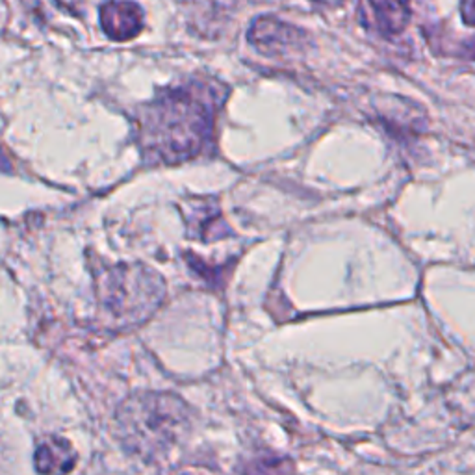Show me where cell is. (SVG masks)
I'll return each instance as SVG.
<instances>
[{
  "mask_svg": "<svg viewBox=\"0 0 475 475\" xmlns=\"http://www.w3.org/2000/svg\"><path fill=\"white\" fill-rule=\"evenodd\" d=\"M100 307L121 325L147 322L162 305L166 284L156 272L136 266H116L104 270L97 279Z\"/></svg>",
  "mask_w": 475,
  "mask_h": 475,
  "instance_id": "cell-3",
  "label": "cell"
},
{
  "mask_svg": "<svg viewBox=\"0 0 475 475\" xmlns=\"http://www.w3.org/2000/svg\"><path fill=\"white\" fill-rule=\"evenodd\" d=\"M116 421L117 436L126 450L145 462H156L186 436L190 410L173 393L142 392L119 407Z\"/></svg>",
  "mask_w": 475,
  "mask_h": 475,
  "instance_id": "cell-2",
  "label": "cell"
},
{
  "mask_svg": "<svg viewBox=\"0 0 475 475\" xmlns=\"http://www.w3.org/2000/svg\"><path fill=\"white\" fill-rule=\"evenodd\" d=\"M372 8L379 30L384 34H398L409 22V0H367Z\"/></svg>",
  "mask_w": 475,
  "mask_h": 475,
  "instance_id": "cell-7",
  "label": "cell"
},
{
  "mask_svg": "<svg viewBox=\"0 0 475 475\" xmlns=\"http://www.w3.org/2000/svg\"><path fill=\"white\" fill-rule=\"evenodd\" d=\"M462 17L468 24H475V0H462Z\"/></svg>",
  "mask_w": 475,
  "mask_h": 475,
  "instance_id": "cell-8",
  "label": "cell"
},
{
  "mask_svg": "<svg viewBox=\"0 0 475 475\" xmlns=\"http://www.w3.org/2000/svg\"><path fill=\"white\" fill-rule=\"evenodd\" d=\"M73 445L58 436L47 438L36 452V470L41 473H67L74 468Z\"/></svg>",
  "mask_w": 475,
  "mask_h": 475,
  "instance_id": "cell-6",
  "label": "cell"
},
{
  "mask_svg": "<svg viewBox=\"0 0 475 475\" xmlns=\"http://www.w3.org/2000/svg\"><path fill=\"white\" fill-rule=\"evenodd\" d=\"M102 30L110 39L126 41L136 38L143 29V12L128 0H112L100 10Z\"/></svg>",
  "mask_w": 475,
  "mask_h": 475,
  "instance_id": "cell-5",
  "label": "cell"
},
{
  "mask_svg": "<svg viewBox=\"0 0 475 475\" xmlns=\"http://www.w3.org/2000/svg\"><path fill=\"white\" fill-rule=\"evenodd\" d=\"M216 91L201 84L164 91L142 112L140 138L152 162L195 158L214 134Z\"/></svg>",
  "mask_w": 475,
  "mask_h": 475,
  "instance_id": "cell-1",
  "label": "cell"
},
{
  "mask_svg": "<svg viewBox=\"0 0 475 475\" xmlns=\"http://www.w3.org/2000/svg\"><path fill=\"white\" fill-rule=\"evenodd\" d=\"M0 171H12V168H10V160L6 158L3 147H0Z\"/></svg>",
  "mask_w": 475,
  "mask_h": 475,
  "instance_id": "cell-9",
  "label": "cell"
},
{
  "mask_svg": "<svg viewBox=\"0 0 475 475\" xmlns=\"http://www.w3.org/2000/svg\"><path fill=\"white\" fill-rule=\"evenodd\" d=\"M315 3H320V4H329V6H336V4L341 3V0H315Z\"/></svg>",
  "mask_w": 475,
  "mask_h": 475,
  "instance_id": "cell-10",
  "label": "cell"
},
{
  "mask_svg": "<svg viewBox=\"0 0 475 475\" xmlns=\"http://www.w3.org/2000/svg\"><path fill=\"white\" fill-rule=\"evenodd\" d=\"M249 41L263 55L281 56L303 47L305 36L298 29L273 17L256 19L249 30Z\"/></svg>",
  "mask_w": 475,
  "mask_h": 475,
  "instance_id": "cell-4",
  "label": "cell"
}]
</instances>
